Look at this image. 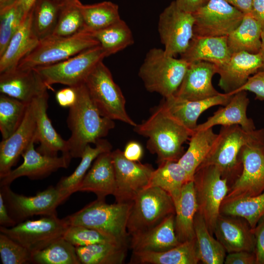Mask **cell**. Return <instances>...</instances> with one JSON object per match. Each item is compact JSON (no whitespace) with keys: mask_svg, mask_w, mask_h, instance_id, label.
I'll return each mask as SVG.
<instances>
[{"mask_svg":"<svg viewBox=\"0 0 264 264\" xmlns=\"http://www.w3.org/2000/svg\"><path fill=\"white\" fill-rule=\"evenodd\" d=\"M32 10L24 17L0 56V73L16 68L20 62L39 43L32 27Z\"/></svg>","mask_w":264,"mask_h":264,"instance_id":"83f0119b","label":"cell"},{"mask_svg":"<svg viewBox=\"0 0 264 264\" xmlns=\"http://www.w3.org/2000/svg\"><path fill=\"white\" fill-rule=\"evenodd\" d=\"M194 36H227L241 23L244 14L226 0H207L193 13Z\"/></svg>","mask_w":264,"mask_h":264,"instance_id":"5bb4252c","label":"cell"},{"mask_svg":"<svg viewBox=\"0 0 264 264\" xmlns=\"http://www.w3.org/2000/svg\"><path fill=\"white\" fill-rule=\"evenodd\" d=\"M172 214L175 207L167 192L157 187L144 188L132 200L127 225L129 235L150 229Z\"/></svg>","mask_w":264,"mask_h":264,"instance_id":"9c48e42d","label":"cell"},{"mask_svg":"<svg viewBox=\"0 0 264 264\" xmlns=\"http://www.w3.org/2000/svg\"><path fill=\"white\" fill-rule=\"evenodd\" d=\"M189 64L168 55L163 49L153 48L147 52L138 75L148 91L159 93L165 99L175 95Z\"/></svg>","mask_w":264,"mask_h":264,"instance_id":"277c9868","label":"cell"},{"mask_svg":"<svg viewBox=\"0 0 264 264\" xmlns=\"http://www.w3.org/2000/svg\"><path fill=\"white\" fill-rule=\"evenodd\" d=\"M220 214L242 218L253 229L264 216V192L252 197L224 199Z\"/></svg>","mask_w":264,"mask_h":264,"instance_id":"8d00e7d4","label":"cell"},{"mask_svg":"<svg viewBox=\"0 0 264 264\" xmlns=\"http://www.w3.org/2000/svg\"><path fill=\"white\" fill-rule=\"evenodd\" d=\"M194 230L200 262L204 264H223L226 251L213 237L202 216L198 212L194 219Z\"/></svg>","mask_w":264,"mask_h":264,"instance_id":"d590c367","label":"cell"},{"mask_svg":"<svg viewBox=\"0 0 264 264\" xmlns=\"http://www.w3.org/2000/svg\"><path fill=\"white\" fill-rule=\"evenodd\" d=\"M240 91L252 92L255 94L256 99L264 101V69L259 70L257 72L251 76L245 84L234 93Z\"/></svg>","mask_w":264,"mask_h":264,"instance_id":"c3c4849f","label":"cell"},{"mask_svg":"<svg viewBox=\"0 0 264 264\" xmlns=\"http://www.w3.org/2000/svg\"><path fill=\"white\" fill-rule=\"evenodd\" d=\"M47 92L34 99L36 127L35 143L40 145L37 150L41 154L51 156L70 155L67 140H65L56 131L47 114L48 99Z\"/></svg>","mask_w":264,"mask_h":264,"instance_id":"603a6c76","label":"cell"},{"mask_svg":"<svg viewBox=\"0 0 264 264\" xmlns=\"http://www.w3.org/2000/svg\"><path fill=\"white\" fill-rule=\"evenodd\" d=\"M29 104L1 93L0 131L2 139L10 136L20 127Z\"/></svg>","mask_w":264,"mask_h":264,"instance_id":"7bdbcfd3","label":"cell"},{"mask_svg":"<svg viewBox=\"0 0 264 264\" xmlns=\"http://www.w3.org/2000/svg\"><path fill=\"white\" fill-rule=\"evenodd\" d=\"M263 29L251 13L244 14L241 23L227 36L229 48L232 53L245 51L259 52Z\"/></svg>","mask_w":264,"mask_h":264,"instance_id":"d6a6232c","label":"cell"},{"mask_svg":"<svg viewBox=\"0 0 264 264\" xmlns=\"http://www.w3.org/2000/svg\"><path fill=\"white\" fill-rule=\"evenodd\" d=\"M63 238L76 247L99 243L120 242L97 230L80 225H69Z\"/></svg>","mask_w":264,"mask_h":264,"instance_id":"bcb514c9","label":"cell"},{"mask_svg":"<svg viewBox=\"0 0 264 264\" xmlns=\"http://www.w3.org/2000/svg\"><path fill=\"white\" fill-rule=\"evenodd\" d=\"M6 207L17 224L34 216L57 215L56 209L70 195L56 186H49L33 196H26L14 192L10 185L0 187Z\"/></svg>","mask_w":264,"mask_h":264,"instance_id":"8fae6325","label":"cell"},{"mask_svg":"<svg viewBox=\"0 0 264 264\" xmlns=\"http://www.w3.org/2000/svg\"><path fill=\"white\" fill-rule=\"evenodd\" d=\"M65 218L57 215L26 220L11 227H0V232L19 243L31 253L41 250L63 238L69 227Z\"/></svg>","mask_w":264,"mask_h":264,"instance_id":"7c38bea8","label":"cell"},{"mask_svg":"<svg viewBox=\"0 0 264 264\" xmlns=\"http://www.w3.org/2000/svg\"><path fill=\"white\" fill-rule=\"evenodd\" d=\"M175 214L167 216L156 225L131 235L132 252L164 251L179 245L175 227Z\"/></svg>","mask_w":264,"mask_h":264,"instance_id":"cb8c5ba5","label":"cell"},{"mask_svg":"<svg viewBox=\"0 0 264 264\" xmlns=\"http://www.w3.org/2000/svg\"><path fill=\"white\" fill-rule=\"evenodd\" d=\"M0 256L3 264L31 263V253L5 234L0 233Z\"/></svg>","mask_w":264,"mask_h":264,"instance_id":"7dc6e473","label":"cell"},{"mask_svg":"<svg viewBox=\"0 0 264 264\" xmlns=\"http://www.w3.org/2000/svg\"><path fill=\"white\" fill-rule=\"evenodd\" d=\"M243 14L251 13L252 0H226Z\"/></svg>","mask_w":264,"mask_h":264,"instance_id":"6f0895ef","label":"cell"},{"mask_svg":"<svg viewBox=\"0 0 264 264\" xmlns=\"http://www.w3.org/2000/svg\"><path fill=\"white\" fill-rule=\"evenodd\" d=\"M90 97L101 115L112 120L136 125L126 110V100L112 74L104 64L99 62L88 76L85 83Z\"/></svg>","mask_w":264,"mask_h":264,"instance_id":"8992f818","label":"cell"},{"mask_svg":"<svg viewBox=\"0 0 264 264\" xmlns=\"http://www.w3.org/2000/svg\"><path fill=\"white\" fill-rule=\"evenodd\" d=\"M175 207V227L178 240L183 242L195 239L194 219L198 205L193 180L183 185Z\"/></svg>","mask_w":264,"mask_h":264,"instance_id":"4dcf8cb0","label":"cell"},{"mask_svg":"<svg viewBox=\"0 0 264 264\" xmlns=\"http://www.w3.org/2000/svg\"><path fill=\"white\" fill-rule=\"evenodd\" d=\"M256 264H264V216L253 229Z\"/></svg>","mask_w":264,"mask_h":264,"instance_id":"681fc988","label":"cell"},{"mask_svg":"<svg viewBox=\"0 0 264 264\" xmlns=\"http://www.w3.org/2000/svg\"><path fill=\"white\" fill-rule=\"evenodd\" d=\"M232 53L228 46L227 36H193L180 58L189 63L205 61L220 66L230 59Z\"/></svg>","mask_w":264,"mask_h":264,"instance_id":"f1b7e54d","label":"cell"},{"mask_svg":"<svg viewBox=\"0 0 264 264\" xmlns=\"http://www.w3.org/2000/svg\"><path fill=\"white\" fill-rule=\"evenodd\" d=\"M86 30L92 32L105 28L121 19L117 4L104 1L91 4L79 2Z\"/></svg>","mask_w":264,"mask_h":264,"instance_id":"f35d334b","label":"cell"},{"mask_svg":"<svg viewBox=\"0 0 264 264\" xmlns=\"http://www.w3.org/2000/svg\"><path fill=\"white\" fill-rule=\"evenodd\" d=\"M62 5L71 2L75 0H55Z\"/></svg>","mask_w":264,"mask_h":264,"instance_id":"6125c7cd","label":"cell"},{"mask_svg":"<svg viewBox=\"0 0 264 264\" xmlns=\"http://www.w3.org/2000/svg\"><path fill=\"white\" fill-rule=\"evenodd\" d=\"M194 23L193 13L181 9L175 0L163 10L158 31L167 54L175 57L186 51L194 36Z\"/></svg>","mask_w":264,"mask_h":264,"instance_id":"4fadbf2b","label":"cell"},{"mask_svg":"<svg viewBox=\"0 0 264 264\" xmlns=\"http://www.w3.org/2000/svg\"><path fill=\"white\" fill-rule=\"evenodd\" d=\"M232 95L220 93L212 97L200 100H183L173 96L164 98L162 104L175 117L194 132L198 125V118L204 111L214 106H225Z\"/></svg>","mask_w":264,"mask_h":264,"instance_id":"484cf974","label":"cell"},{"mask_svg":"<svg viewBox=\"0 0 264 264\" xmlns=\"http://www.w3.org/2000/svg\"><path fill=\"white\" fill-rule=\"evenodd\" d=\"M262 66L259 52L232 53L228 61L218 66L217 73L220 76L218 85L224 93L233 95L252 75L261 70Z\"/></svg>","mask_w":264,"mask_h":264,"instance_id":"d6986e66","label":"cell"},{"mask_svg":"<svg viewBox=\"0 0 264 264\" xmlns=\"http://www.w3.org/2000/svg\"><path fill=\"white\" fill-rule=\"evenodd\" d=\"M251 14L264 30V0H252Z\"/></svg>","mask_w":264,"mask_h":264,"instance_id":"9f6ffc18","label":"cell"},{"mask_svg":"<svg viewBox=\"0 0 264 264\" xmlns=\"http://www.w3.org/2000/svg\"><path fill=\"white\" fill-rule=\"evenodd\" d=\"M77 100L69 108L67 124L71 132L67 140L71 157L81 158L86 147L94 145L115 127L114 120L105 117L92 102L85 84L76 87Z\"/></svg>","mask_w":264,"mask_h":264,"instance_id":"7a4b0ae2","label":"cell"},{"mask_svg":"<svg viewBox=\"0 0 264 264\" xmlns=\"http://www.w3.org/2000/svg\"><path fill=\"white\" fill-rule=\"evenodd\" d=\"M31 263L37 264H80L76 247L61 238L44 248L31 253Z\"/></svg>","mask_w":264,"mask_h":264,"instance_id":"b9f144b4","label":"cell"},{"mask_svg":"<svg viewBox=\"0 0 264 264\" xmlns=\"http://www.w3.org/2000/svg\"><path fill=\"white\" fill-rule=\"evenodd\" d=\"M58 104L62 107L70 108L77 100V91L76 87H67L57 91L55 95Z\"/></svg>","mask_w":264,"mask_h":264,"instance_id":"f907efd6","label":"cell"},{"mask_svg":"<svg viewBox=\"0 0 264 264\" xmlns=\"http://www.w3.org/2000/svg\"><path fill=\"white\" fill-rule=\"evenodd\" d=\"M90 33L98 42L107 57L124 49L134 43L131 29L122 19L105 28Z\"/></svg>","mask_w":264,"mask_h":264,"instance_id":"ab89813d","label":"cell"},{"mask_svg":"<svg viewBox=\"0 0 264 264\" xmlns=\"http://www.w3.org/2000/svg\"><path fill=\"white\" fill-rule=\"evenodd\" d=\"M111 157L115 176L113 196L116 202L132 201L147 187L154 169L149 164L127 159L119 149L111 151Z\"/></svg>","mask_w":264,"mask_h":264,"instance_id":"2e32d148","label":"cell"},{"mask_svg":"<svg viewBox=\"0 0 264 264\" xmlns=\"http://www.w3.org/2000/svg\"><path fill=\"white\" fill-rule=\"evenodd\" d=\"M217 136L213 128L195 130L190 136L187 151L177 161L190 180H193L196 171L209 154Z\"/></svg>","mask_w":264,"mask_h":264,"instance_id":"1f68e13d","label":"cell"},{"mask_svg":"<svg viewBox=\"0 0 264 264\" xmlns=\"http://www.w3.org/2000/svg\"><path fill=\"white\" fill-rule=\"evenodd\" d=\"M239 159L242 171L224 199L252 197L264 192V144L244 146Z\"/></svg>","mask_w":264,"mask_h":264,"instance_id":"9a60e30c","label":"cell"},{"mask_svg":"<svg viewBox=\"0 0 264 264\" xmlns=\"http://www.w3.org/2000/svg\"><path fill=\"white\" fill-rule=\"evenodd\" d=\"M189 181L186 172L177 161H167L154 170L147 187H157L164 190L171 196L175 205L183 185Z\"/></svg>","mask_w":264,"mask_h":264,"instance_id":"836d02e7","label":"cell"},{"mask_svg":"<svg viewBox=\"0 0 264 264\" xmlns=\"http://www.w3.org/2000/svg\"><path fill=\"white\" fill-rule=\"evenodd\" d=\"M132 204V201L108 204L105 199L97 198L65 218L69 225L93 228L127 243V225Z\"/></svg>","mask_w":264,"mask_h":264,"instance_id":"5b68a950","label":"cell"},{"mask_svg":"<svg viewBox=\"0 0 264 264\" xmlns=\"http://www.w3.org/2000/svg\"><path fill=\"white\" fill-rule=\"evenodd\" d=\"M124 156L127 159L139 162L143 155V149L141 145L137 141H131L126 145L123 152Z\"/></svg>","mask_w":264,"mask_h":264,"instance_id":"f5cc1de1","label":"cell"},{"mask_svg":"<svg viewBox=\"0 0 264 264\" xmlns=\"http://www.w3.org/2000/svg\"><path fill=\"white\" fill-rule=\"evenodd\" d=\"M48 88L35 69L17 67L0 73V93L26 104L46 93Z\"/></svg>","mask_w":264,"mask_h":264,"instance_id":"ffe728a7","label":"cell"},{"mask_svg":"<svg viewBox=\"0 0 264 264\" xmlns=\"http://www.w3.org/2000/svg\"><path fill=\"white\" fill-rule=\"evenodd\" d=\"M138 134L147 137V148L156 154L159 164L178 161L184 143L193 132L175 117L162 104L146 120L134 127Z\"/></svg>","mask_w":264,"mask_h":264,"instance_id":"6da1fadb","label":"cell"},{"mask_svg":"<svg viewBox=\"0 0 264 264\" xmlns=\"http://www.w3.org/2000/svg\"><path fill=\"white\" fill-rule=\"evenodd\" d=\"M79 0L64 5L55 28L51 36L66 37L86 30L79 7Z\"/></svg>","mask_w":264,"mask_h":264,"instance_id":"ee69618b","label":"cell"},{"mask_svg":"<svg viewBox=\"0 0 264 264\" xmlns=\"http://www.w3.org/2000/svg\"><path fill=\"white\" fill-rule=\"evenodd\" d=\"M175 1L181 9L193 13L204 5L207 0H176Z\"/></svg>","mask_w":264,"mask_h":264,"instance_id":"11a10c76","label":"cell"},{"mask_svg":"<svg viewBox=\"0 0 264 264\" xmlns=\"http://www.w3.org/2000/svg\"><path fill=\"white\" fill-rule=\"evenodd\" d=\"M32 141L22 153V163L5 176L0 179V187L10 185L16 179L27 176L36 180L45 178L60 168H66L72 158L70 155L63 154L61 156H51L39 153L34 148Z\"/></svg>","mask_w":264,"mask_h":264,"instance_id":"e0dca14e","label":"cell"},{"mask_svg":"<svg viewBox=\"0 0 264 264\" xmlns=\"http://www.w3.org/2000/svg\"><path fill=\"white\" fill-rule=\"evenodd\" d=\"M36 0H18L17 2L25 16L32 10Z\"/></svg>","mask_w":264,"mask_h":264,"instance_id":"680465c9","label":"cell"},{"mask_svg":"<svg viewBox=\"0 0 264 264\" xmlns=\"http://www.w3.org/2000/svg\"><path fill=\"white\" fill-rule=\"evenodd\" d=\"M25 17L17 1L0 9V56Z\"/></svg>","mask_w":264,"mask_h":264,"instance_id":"f6af8a7d","label":"cell"},{"mask_svg":"<svg viewBox=\"0 0 264 264\" xmlns=\"http://www.w3.org/2000/svg\"><path fill=\"white\" fill-rule=\"evenodd\" d=\"M115 176L111 151L99 154L77 188V192H92L97 198L105 199L113 195L115 190Z\"/></svg>","mask_w":264,"mask_h":264,"instance_id":"d4e9b609","label":"cell"},{"mask_svg":"<svg viewBox=\"0 0 264 264\" xmlns=\"http://www.w3.org/2000/svg\"><path fill=\"white\" fill-rule=\"evenodd\" d=\"M18 0H0V9L16 2Z\"/></svg>","mask_w":264,"mask_h":264,"instance_id":"94428289","label":"cell"},{"mask_svg":"<svg viewBox=\"0 0 264 264\" xmlns=\"http://www.w3.org/2000/svg\"><path fill=\"white\" fill-rule=\"evenodd\" d=\"M261 43L259 53L261 55L263 63V66L261 70H263L264 69V30L262 31L261 36Z\"/></svg>","mask_w":264,"mask_h":264,"instance_id":"91938a15","label":"cell"},{"mask_svg":"<svg viewBox=\"0 0 264 264\" xmlns=\"http://www.w3.org/2000/svg\"><path fill=\"white\" fill-rule=\"evenodd\" d=\"M111 144L103 138L96 142L94 147L88 145L81 157V162L74 171L70 175L62 177L56 186L70 195L76 192L77 188L89 170L92 162L99 154L111 151Z\"/></svg>","mask_w":264,"mask_h":264,"instance_id":"74e56055","label":"cell"},{"mask_svg":"<svg viewBox=\"0 0 264 264\" xmlns=\"http://www.w3.org/2000/svg\"><path fill=\"white\" fill-rule=\"evenodd\" d=\"M213 233L228 253L241 251L254 252L253 229L242 218L220 214Z\"/></svg>","mask_w":264,"mask_h":264,"instance_id":"44dd1931","label":"cell"},{"mask_svg":"<svg viewBox=\"0 0 264 264\" xmlns=\"http://www.w3.org/2000/svg\"><path fill=\"white\" fill-rule=\"evenodd\" d=\"M0 226L11 227L17 224L10 216L2 195L0 194Z\"/></svg>","mask_w":264,"mask_h":264,"instance_id":"db71d44e","label":"cell"},{"mask_svg":"<svg viewBox=\"0 0 264 264\" xmlns=\"http://www.w3.org/2000/svg\"><path fill=\"white\" fill-rule=\"evenodd\" d=\"M225 264H256L254 252L245 251L229 253L226 255Z\"/></svg>","mask_w":264,"mask_h":264,"instance_id":"816d5d0a","label":"cell"},{"mask_svg":"<svg viewBox=\"0 0 264 264\" xmlns=\"http://www.w3.org/2000/svg\"><path fill=\"white\" fill-rule=\"evenodd\" d=\"M248 144H264V128L246 131L240 125L221 126L220 132L206 158L200 165H214L226 177L240 174L239 159L242 148Z\"/></svg>","mask_w":264,"mask_h":264,"instance_id":"3957f363","label":"cell"},{"mask_svg":"<svg viewBox=\"0 0 264 264\" xmlns=\"http://www.w3.org/2000/svg\"><path fill=\"white\" fill-rule=\"evenodd\" d=\"M63 6L55 0H36L32 10V24L40 41L52 35Z\"/></svg>","mask_w":264,"mask_h":264,"instance_id":"60d3db41","label":"cell"},{"mask_svg":"<svg viewBox=\"0 0 264 264\" xmlns=\"http://www.w3.org/2000/svg\"><path fill=\"white\" fill-rule=\"evenodd\" d=\"M83 264H121L127 255V243L108 242L76 247Z\"/></svg>","mask_w":264,"mask_h":264,"instance_id":"e575fe53","label":"cell"},{"mask_svg":"<svg viewBox=\"0 0 264 264\" xmlns=\"http://www.w3.org/2000/svg\"><path fill=\"white\" fill-rule=\"evenodd\" d=\"M36 127L34 100L29 103L22 123L9 137L0 143V179L7 176L32 141Z\"/></svg>","mask_w":264,"mask_h":264,"instance_id":"ac0fdd59","label":"cell"},{"mask_svg":"<svg viewBox=\"0 0 264 264\" xmlns=\"http://www.w3.org/2000/svg\"><path fill=\"white\" fill-rule=\"evenodd\" d=\"M196 239L160 252H132V264H197L199 262Z\"/></svg>","mask_w":264,"mask_h":264,"instance_id":"f546056e","label":"cell"},{"mask_svg":"<svg viewBox=\"0 0 264 264\" xmlns=\"http://www.w3.org/2000/svg\"><path fill=\"white\" fill-rule=\"evenodd\" d=\"M98 44V42L87 30L70 37L50 36L40 40L37 46L20 62L17 67L33 69L51 65Z\"/></svg>","mask_w":264,"mask_h":264,"instance_id":"52a82bcc","label":"cell"},{"mask_svg":"<svg viewBox=\"0 0 264 264\" xmlns=\"http://www.w3.org/2000/svg\"><path fill=\"white\" fill-rule=\"evenodd\" d=\"M193 182L198 212L204 219L212 234L220 214V207L229 188L228 179L214 165L199 166L194 176Z\"/></svg>","mask_w":264,"mask_h":264,"instance_id":"ba28073f","label":"cell"},{"mask_svg":"<svg viewBox=\"0 0 264 264\" xmlns=\"http://www.w3.org/2000/svg\"><path fill=\"white\" fill-rule=\"evenodd\" d=\"M107 55L98 44L64 61L35 69L48 88L54 84L77 87L84 84L88 76Z\"/></svg>","mask_w":264,"mask_h":264,"instance_id":"30bf717a","label":"cell"},{"mask_svg":"<svg viewBox=\"0 0 264 264\" xmlns=\"http://www.w3.org/2000/svg\"><path fill=\"white\" fill-rule=\"evenodd\" d=\"M218 72V66L199 61L190 63L184 79L174 96L187 100H200L219 93L213 87L212 78Z\"/></svg>","mask_w":264,"mask_h":264,"instance_id":"7402d4cb","label":"cell"},{"mask_svg":"<svg viewBox=\"0 0 264 264\" xmlns=\"http://www.w3.org/2000/svg\"><path fill=\"white\" fill-rule=\"evenodd\" d=\"M249 104L246 91L237 92L232 95L226 105L214 112L204 122L198 125L195 130L209 129L217 125H238L246 131H253L256 129L254 121L247 115Z\"/></svg>","mask_w":264,"mask_h":264,"instance_id":"4316f807","label":"cell"}]
</instances>
